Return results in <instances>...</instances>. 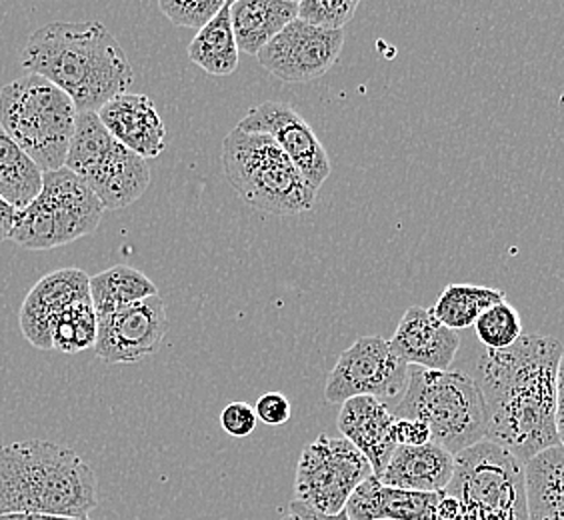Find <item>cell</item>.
Segmentation results:
<instances>
[{
	"label": "cell",
	"instance_id": "1",
	"mask_svg": "<svg viewBox=\"0 0 564 520\" xmlns=\"http://www.w3.org/2000/svg\"><path fill=\"white\" fill-rule=\"evenodd\" d=\"M564 343L554 336L522 335L512 347L478 358L489 426L487 438L521 463L558 446L556 375Z\"/></svg>",
	"mask_w": 564,
	"mask_h": 520
},
{
	"label": "cell",
	"instance_id": "2",
	"mask_svg": "<svg viewBox=\"0 0 564 520\" xmlns=\"http://www.w3.org/2000/svg\"><path fill=\"white\" fill-rule=\"evenodd\" d=\"M21 65L66 93L78 112H98L134 80L124 48L98 21L44 24L24 44Z\"/></svg>",
	"mask_w": 564,
	"mask_h": 520
},
{
	"label": "cell",
	"instance_id": "3",
	"mask_svg": "<svg viewBox=\"0 0 564 520\" xmlns=\"http://www.w3.org/2000/svg\"><path fill=\"white\" fill-rule=\"evenodd\" d=\"M97 505V475L75 451L34 438L0 446V514L88 519Z\"/></svg>",
	"mask_w": 564,
	"mask_h": 520
},
{
	"label": "cell",
	"instance_id": "4",
	"mask_svg": "<svg viewBox=\"0 0 564 520\" xmlns=\"http://www.w3.org/2000/svg\"><path fill=\"white\" fill-rule=\"evenodd\" d=\"M394 419L421 421L434 445L458 455L487 438L489 414L477 380L458 370L409 369V382Z\"/></svg>",
	"mask_w": 564,
	"mask_h": 520
},
{
	"label": "cell",
	"instance_id": "5",
	"mask_svg": "<svg viewBox=\"0 0 564 520\" xmlns=\"http://www.w3.org/2000/svg\"><path fill=\"white\" fill-rule=\"evenodd\" d=\"M223 171L240 198L262 213L293 217L315 206L316 191L269 134L230 130L223 142Z\"/></svg>",
	"mask_w": 564,
	"mask_h": 520
},
{
	"label": "cell",
	"instance_id": "6",
	"mask_svg": "<svg viewBox=\"0 0 564 520\" xmlns=\"http://www.w3.org/2000/svg\"><path fill=\"white\" fill-rule=\"evenodd\" d=\"M76 117L73 98L43 76L26 73L0 88V129L43 173L65 166Z\"/></svg>",
	"mask_w": 564,
	"mask_h": 520
},
{
	"label": "cell",
	"instance_id": "7",
	"mask_svg": "<svg viewBox=\"0 0 564 520\" xmlns=\"http://www.w3.org/2000/svg\"><path fill=\"white\" fill-rule=\"evenodd\" d=\"M445 492L458 502L455 520H529L524 463L490 441L455 455Z\"/></svg>",
	"mask_w": 564,
	"mask_h": 520
},
{
	"label": "cell",
	"instance_id": "8",
	"mask_svg": "<svg viewBox=\"0 0 564 520\" xmlns=\"http://www.w3.org/2000/svg\"><path fill=\"white\" fill-rule=\"evenodd\" d=\"M105 206L87 183L66 166L44 173L43 188L17 213L11 240L29 250H51L97 230Z\"/></svg>",
	"mask_w": 564,
	"mask_h": 520
},
{
	"label": "cell",
	"instance_id": "9",
	"mask_svg": "<svg viewBox=\"0 0 564 520\" xmlns=\"http://www.w3.org/2000/svg\"><path fill=\"white\" fill-rule=\"evenodd\" d=\"M65 166L87 183L105 210L131 206L151 185L149 161L120 144L97 112H78Z\"/></svg>",
	"mask_w": 564,
	"mask_h": 520
},
{
	"label": "cell",
	"instance_id": "10",
	"mask_svg": "<svg viewBox=\"0 0 564 520\" xmlns=\"http://www.w3.org/2000/svg\"><path fill=\"white\" fill-rule=\"evenodd\" d=\"M369 477H372V466L367 456L347 438L321 434L304 446L296 466L294 500L325 514H338L345 510L358 485Z\"/></svg>",
	"mask_w": 564,
	"mask_h": 520
},
{
	"label": "cell",
	"instance_id": "11",
	"mask_svg": "<svg viewBox=\"0 0 564 520\" xmlns=\"http://www.w3.org/2000/svg\"><path fill=\"white\" fill-rule=\"evenodd\" d=\"M409 362L382 336H360L347 350L340 353L337 365L326 379L325 399L345 404L357 397H372L379 401L394 399L409 382Z\"/></svg>",
	"mask_w": 564,
	"mask_h": 520
},
{
	"label": "cell",
	"instance_id": "12",
	"mask_svg": "<svg viewBox=\"0 0 564 520\" xmlns=\"http://www.w3.org/2000/svg\"><path fill=\"white\" fill-rule=\"evenodd\" d=\"M345 39V31H325L296 19L257 58L262 68L281 80L311 83L337 63Z\"/></svg>",
	"mask_w": 564,
	"mask_h": 520
},
{
	"label": "cell",
	"instance_id": "13",
	"mask_svg": "<svg viewBox=\"0 0 564 520\" xmlns=\"http://www.w3.org/2000/svg\"><path fill=\"white\" fill-rule=\"evenodd\" d=\"M169 328L163 299L156 294L98 318L95 353L109 365H132L154 355Z\"/></svg>",
	"mask_w": 564,
	"mask_h": 520
},
{
	"label": "cell",
	"instance_id": "14",
	"mask_svg": "<svg viewBox=\"0 0 564 520\" xmlns=\"http://www.w3.org/2000/svg\"><path fill=\"white\" fill-rule=\"evenodd\" d=\"M237 127L247 132H262L272 137L316 193L330 176V161L323 142L316 137L315 129L291 105L272 100L262 102L250 109Z\"/></svg>",
	"mask_w": 564,
	"mask_h": 520
},
{
	"label": "cell",
	"instance_id": "15",
	"mask_svg": "<svg viewBox=\"0 0 564 520\" xmlns=\"http://www.w3.org/2000/svg\"><path fill=\"white\" fill-rule=\"evenodd\" d=\"M88 281L90 277L80 269H63L46 274L34 284L19 313L22 335L33 347L53 350L51 323L68 304L90 296Z\"/></svg>",
	"mask_w": 564,
	"mask_h": 520
},
{
	"label": "cell",
	"instance_id": "16",
	"mask_svg": "<svg viewBox=\"0 0 564 520\" xmlns=\"http://www.w3.org/2000/svg\"><path fill=\"white\" fill-rule=\"evenodd\" d=\"M391 345L409 367L448 370L460 348V338L436 318L433 308L411 306L402 315Z\"/></svg>",
	"mask_w": 564,
	"mask_h": 520
},
{
	"label": "cell",
	"instance_id": "17",
	"mask_svg": "<svg viewBox=\"0 0 564 520\" xmlns=\"http://www.w3.org/2000/svg\"><path fill=\"white\" fill-rule=\"evenodd\" d=\"M394 414L391 409L372 397H357L343 404L338 412L337 426L350 445L367 456L372 475L379 477L397 451L394 438Z\"/></svg>",
	"mask_w": 564,
	"mask_h": 520
},
{
	"label": "cell",
	"instance_id": "18",
	"mask_svg": "<svg viewBox=\"0 0 564 520\" xmlns=\"http://www.w3.org/2000/svg\"><path fill=\"white\" fill-rule=\"evenodd\" d=\"M110 134L144 161L156 159L166 147V127L149 95L124 93L97 112Z\"/></svg>",
	"mask_w": 564,
	"mask_h": 520
},
{
	"label": "cell",
	"instance_id": "19",
	"mask_svg": "<svg viewBox=\"0 0 564 520\" xmlns=\"http://www.w3.org/2000/svg\"><path fill=\"white\" fill-rule=\"evenodd\" d=\"M438 497L441 492L384 487L372 475L350 495L345 512L350 520H443Z\"/></svg>",
	"mask_w": 564,
	"mask_h": 520
},
{
	"label": "cell",
	"instance_id": "20",
	"mask_svg": "<svg viewBox=\"0 0 564 520\" xmlns=\"http://www.w3.org/2000/svg\"><path fill=\"white\" fill-rule=\"evenodd\" d=\"M455 475V455L443 446H397L380 475L384 487L413 492H443Z\"/></svg>",
	"mask_w": 564,
	"mask_h": 520
},
{
	"label": "cell",
	"instance_id": "21",
	"mask_svg": "<svg viewBox=\"0 0 564 520\" xmlns=\"http://www.w3.org/2000/svg\"><path fill=\"white\" fill-rule=\"evenodd\" d=\"M299 19L294 0H237L230 2V21L237 46L245 55H259L272 39Z\"/></svg>",
	"mask_w": 564,
	"mask_h": 520
},
{
	"label": "cell",
	"instance_id": "22",
	"mask_svg": "<svg viewBox=\"0 0 564 520\" xmlns=\"http://www.w3.org/2000/svg\"><path fill=\"white\" fill-rule=\"evenodd\" d=\"M529 520H564V448L553 446L524 463Z\"/></svg>",
	"mask_w": 564,
	"mask_h": 520
},
{
	"label": "cell",
	"instance_id": "23",
	"mask_svg": "<svg viewBox=\"0 0 564 520\" xmlns=\"http://www.w3.org/2000/svg\"><path fill=\"white\" fill-rule=\"evenodd\" d=\"M186 55L208 75L228 76L239 68L240 51L230 21V2H225L223 11L196 33Z\"/></svg>",
	"mask_w": 564,
	"mask_h": 520
},
{
	"label": "cell",
	"instance_id": "24",
	"mask_svg": "<svg viewBox=\"0 0 564 520\" xmlns=\"http://www.w3.org/2000/svg\"><path fill=\"white\" fill-rule=\"evenodd\" d=\"M88 289L98 318L159 294L156 284L144 272L137 271L129 264H117L90 277Z\"/></svg>",
	"mask_w": 564,
	"mask_h": 520
},
{
	"label": "cell",
	"instance_id": "25",
	"mask_svg": "<svg viewBox=\"0 0 564 520\" xmlns=\"http://www.w3.org/2000/svg\"><path fill=\"white\" fill-rule=\"evenodd\" d=\"M43 178L33 159L0 129V196L22 210L41 193Z\"/></svg>",
	"mask_w": 564,
	"mask_h": 520
},
{
	"label": "cell",
	"instance_id": "26",
	"mask_svg": "<svg viewBox=\"0 0 564 520\" xmlns=\"http://www.w3.org/2000/svg\"><path fill=\"white\" fill-rule=\"evenodd\" d=\"M507 294L499 289L477 284H448L436 299L433 313L451 331L475 326L478 316L495 304L505 303Z\"/></svg>",
	"mask_w": 564,
	"mask_h": 520
},
{
	"label": "cell",
	"instance_id": "27",
	"mask_svg": "<svg viewBox=\"0 0 564 520\" xmlns=\"http://www.w3.org/2000/svg\"><path fill=\"white\" fill-rule=\"evenodd\" d=\"M98 336V315L95 304L87 299L68 304L61 315L51 323L53 350L76 355L87 348H95Z\"/></svg>",
	"mask_w": 564,
	"mask_h": 520
},
{
	"label": "cell",
	"instance_id": "28",
	"mask_svg": "<svg viewBox=\"0 0 564 520\" xmlns=\"http://www.w3.org/2000/svg\"><path fill=\"white\" fill-rule=\"evenodd\" d=\"M478 340L487 350H505L512 347L522 336V321L512 304L499 303L478 316L475 323Z\"/></svg>",
	"mask_w": 564,
	"mask_h": 520
},
{
	"label": "cell",
	"instance_id": "29",
	"mask_svg": "<svg viewBox=\"0 0 564 520\" xmlns=\"http://www.w3.org/2000/svg\"><path fill=\"white\" fill-rule=\"evenodd\" d=\"M358 0H301L299 21L325 31H345L358 11Z\"/></svg>",
	"mask_w": 564,
	"mask_h": 520
},
{
	"label": "cell",
	"instance_id": "30",
	"mask_svg": "<svg viewBox=\"0 0 564 520\" xmlns=\"http://www.w3.org/2000/svg\"><path fill=\"white\" fill-rule=\"evenodd\" d=\"M225 0H161L159 9L174 26L186 29H205L208 22L223 11Z\"/></svg>",
	"mask_w": 564,
	"mask_h": 520
},
{
	"label": "cell",
	"instance_id": "31",
	"mask_svg": "<svg viewBox=\"0 0 564 520\" xmlns=\"http://www.w3.org/2000/svg\"><path fill=\"white\" fill-rule=\"evenodd\" d=\"M257 423H259V416L249 402H230L228 407H225V411L220 412V426L225 429V433L235 438L250 436L254 433Z\"/></svg>",
	"mask_w": 564,
	"mask_h": 520
},
{
	"label": "cell",
	"instance_id": "32",
	"mask_svg": "<svg viewBox=\"0 0 564 520\" xmlns=\"http://www.w3.org/2000/svg\"><path fill=\"white\" fill-rule=\"evenodd\" d=\"M254 411H257V416L262 423L269 424V426H281V424L291 421L293 407L282 392H267L257 401Z\"/></svg>",
	"mask_w": 564,
	"mask_h": 520
},
{
	"label": "cell",
	"instance_id": "33",
	"mask_svg": "<svg viewBox=\"0 0 564 520\" xmlns=\"http://www.w3.org/2000/svg\"><path fill=\"white\" fill-rule=\"evenodd\" d=\"M394 438L399 446H424L433 443V434L426 424L406 419H397Z\"/></svg>",
	"mask_w": 564,
	"mask_h": 520
},
{
	"label": "cell",
	"instance_id": "34",
	"mask_svg": "<svg viewBox=\"0 0 564 520\" xmlns=\"http://www.w3.org/2000/svg\"><path fill=\"white\" fill-rule=\"evenodd\" d=\"M556 433H558V443L564 448V350L558 362V375H556Z\"/></svg>",
	"mask_w": 564,
	"mask_h": 520
},
{
	"label": "cell",
	"instance_id": "35",
	"mask_svg": "<svg viewBox=\"0 0 564 520\" xmlns=\"http://www.w3.org/2000/svg\"><path fill=\"white\" fill-rule=\"evenodd\" d=\"M17 208L0 196V242L9 240L12 237V230H14V223H17Z\"/></svg>",
	"mask_w": 564,
	"mask_h": 520
},
{
	"label": "cell",
	"instance_id": "36",
	"mask_svg": "<svg viewBox=\"0 0 564 520\" xmlns=\"http://www.w3.org/2000/svg\"><path fill=\"white\" fill-rule=\"evenodd\" d=\"M289 509H293L303 520H350L345 510L338 512V514H325V512H318V510L308 507V505H303V502H299V500H293Z\"/></svg>",
	"mask_w": 564,
	"mask_h": 520
},
{
	"label": "cell",
	"instance_id": "37",
	"mask_svg": "<svg viewBox=\"0 0 564 520\" xmlns=\"http://www.w3.org/2000/svg\"><path fill=\"white\" fill-rule=\"evenodd\" d=\"M0 520H90V519H66V517H51V514H0Z\"/></svg>",
	"mask_w": 564,
	"mask_h": 520
},
{
	"label": "cell",
	"instance_id": "38",
	"mask_svg": "<svg viewBox=\"0 0 564 520\" xmlns=\"http://www.w3.org/2000/svg\"><path fill=\"white\" fill-rule=\"evenodd\" d=\"M279 520H303L301 519V517H299V514H296V512H294L293 509H289L286 510V512H284V514H282L281 519Z\"/></svg>",
	"mask_w": 564,
	"mask_h": 520
}]
</instances>
